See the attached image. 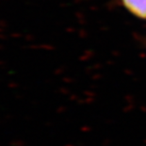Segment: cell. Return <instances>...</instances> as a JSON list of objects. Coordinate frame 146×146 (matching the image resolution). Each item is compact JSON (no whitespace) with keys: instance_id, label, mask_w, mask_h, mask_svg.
<instances>
[{"instance_id":"1","label":"cell","mask_w":146,"mask_h":146,"mask_svg":"<svg viewBox=\"0 0 146 146\" xmlns=\"http://www.w3.org/2000/svg\"><path fill=\"white\" fill-rule=\"evenodd\" d=\"M120 3L132 16L146 22V0H120Z\"/></svg>"}]
</instances>
